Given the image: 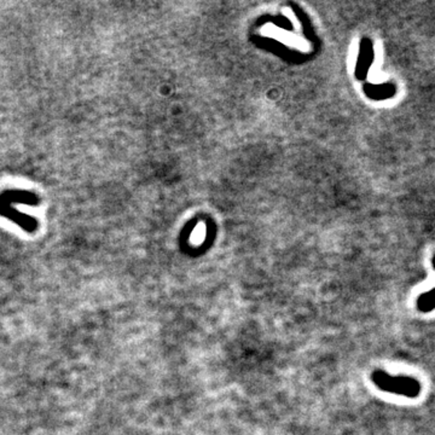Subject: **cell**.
Returning a JSON list of instances; mask_svg holds the SVG:
<instances>
[{
  "mask_svg": "<svg viewBox=\"0 0 435 435\" xmlns=\"http://www.w3.org/2000/svg\"><path fill=\"white\" fill-rule=\"evenodd\" d=\"M371 380L376 387L384 392L393 393L407 398H417L421 393L422 386L420 381L410 376H393L382 370H375L371 375Z\"/></svg>",
  "mask_w": 435,
  "mask_h": 435,
  "instance_id": "obj_1",
  "label": "cell"
},
{
  "mask_svg": "<svg viewBox=\"0 0 435 435\" xmlns=\"http://www.w3.org/2000/svg\"><path fill=\"white\" fill-rule=\"evenodd\" d=\"M0 215L12 220L19 227H22L27 232H30V233L37 231V229H38V222L33 217L21 213L17 209L12 207V204H10L9 202L1 199H0Z\"/></svg>",
  "mask_w": 435,
  "mask_h": 435,
  "instance_id": "obj_2",
  "label": "cell"
},
{
  "mask_svg": "<svg viewBox=\"0 0 435 435\" xmlns=\"http://www.w3.org/2000/svg\"><path fill=\"white\" fill-rule=\"evenodd\" d=\"M374 62V46L369 38H363L360 43L359 56H358V62H357V68H355V76L359 80H364L368 73H369L370 66Z\"/></svg>",
  "mask_w": 435,
  "mask_h": 435,
  "instance_id": "obj_3",
  "label": "cell"
},
{
  "mask_svg": "<svg viewBox=\"0 0 435 435\" xmlns=\"http://www.w3.org/2000/svg\"><path fill=\"white\" fill-rule=\"evenodd\" d=\"M365 95L368 96L371 100H389L392 98L397 94V86L391 82H386V84H379V85H374V84H365L364 85Z\"/></svg>",
  "mask_w": 435,
  "mask_h": 435,
  "instance_id": "obj_4",
  "label": "cell"
},
{
  "mask_svg": "<svg viewBox=\"0 0 435 435\" xmlns=\"http://www.w3.org/2000/svg\"><path fill=\"white\" fill-rule=\"evenodd\" d=\"M0 199H4L9 204H29V206H38L40 202L37 195L29 191H19V190H10V191H4L0 195Z\"/></svg>",
  "mask_w": 435,
  "mask_h": 435,
  "instance_id": "obj_5",
  "label": "cell"
},
{
  "mask_svg": "<svg viewBox=\"0 0 435 435\" xmlns=\"http://www.w3.org/2000/svg\"><path fill=\"white\" fill-rule=\"evenodd\" d=\"M432 265L435 270V254L432 259ZM417 308L421 312H431L435 310V288L431 289L429 292L423 293L417 299Z\"/></svg>",
  "mask_w": 435,
  "mask_h": 435,
  "instance_id": "obj_6",
  "label": "cell"
}]
</instances>
